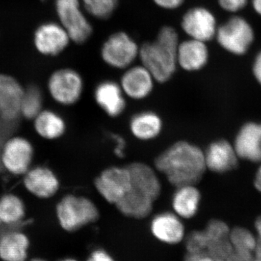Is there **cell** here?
Wrapping results in <instances>:
<instances>
[{
    "label": "cell",
    "instance_id": "6da1fadb",
    "mask_svg": "<svg viewBox=\"0 0 261 261\" xmlns=\"http://www.w3.org/2000/svg\"><path fill=\"white\" fill-rule=\"evenodd\" d=\"M154 166L176 187L195 185L207 169L203 151L186 141L170 146L156 158Z\"/></svg>",
    "mask_w": 261,
    "mask_h": 261
},
{
    "label": "cell",
    "instance_id": "7a4b0ae2",
    "mask_svg": "<svg viewBox=\"0 0 261 261\" xmlns=\"http://www.w3.org/2000/svg\"><path fill=\"white\" fill-rule=\"evenodd\" d=\"M129 188L116 207L121 214L135 219H143L152 212L161 192V184L153 168L146 163H132Z\"/></svg>",
    "mask_w": 261,
    "mask_h": 261
},
{
    "label": "cell",
    "instance_id": "3957f363",
    "mask_svg": "<svg viewBox=\"0 0 261 261\" xmlns=\"http://www.w3.org/2000/svg\"><path fill=\"white\" fill-rule=\"evenodd\" d=\"M180 42L177 30L165 25L159 29L154 40L141 44L140 63L150 72L157 83L169 82L177 70L176 53Z\"/></svg>",
    "mask_w": 261,
    "mask_h": 261
},
{
    "label": "cell",
    "instance_id": "277c9868",
    "mask_svg": "<svg viewBox=\"0 0 261 261\" xmlns=\"http://www.w3.org/2000/svg\"><path fill=\"white\" fill-rule=\"evenodd\" d=\"M56 214L58 224L67 232H75L96 222L99 212L90 199L68 194L57 203Z\"/></svg>",
    "mask_w": 261,
    "mask_h": 261
},
{
    "label": "cell",
    "instance_id": "5b68a950",
    "mask_svg": "<svg viewBox=\"0 0 261 261\" xmlns=\"http://www.w3.org/2000/svg\"><path fill=\"white\" fill-rule=\"evenodd\" d=\"M24 87L11 75L0 73V137L7 139L18 127Z\"/></svg>",
    "mask_w": 261,
    "mask_h": 261
},
{
    "label": "cell",
    "instance_id": "8992f818",
    "mask_svg": "<svg viewBox=\"0 0 261 261\" xmlns=\"http://www.w3.org/2000/svg\"><path fill=\"white\" fill-rule=\"evenodd\" d=\"M140 45L129 34L118 31L110 34L100 48L105 64L117 70H124L139 59Z\"/></svg>",
    "mask_w": 261,
    "mask_h": 261
},
{
    "label": "cell",
    "instance_id": "52a82bcc",
    "mask_svg": "<svg viewBox=\"0 0 261 261\" xmlns=\"http://www.w3.org/2000/svg\"><path fill=\"white\" fill-rule=\"evenodd\" d=\"M55 3L59 23L71 42L80 45L88 42L93 35L94 28L81 0H56Z\"/></svg>",
    "mask_w": 261,
    "mask_h": 261
},
{
    "label": "cell",
    "instance_id": "ba28073f",
    "mask_svg": "<svg viewBox=\"0 0 261 261\" xmlns=\"http://www.w3.org/2000/svg\"><path fill=\"white\" fill-rule=\"evenodd\" d=\"M215 39L224 50L234 56H244L255 40V32L246 19L235 15L219 25Z\"/></svg>",
    "mask_w": 261,
    "mask_h": 261
},
{
    "label": "cell",
    "instance_id": "9c48e42d",
    "mask_svg": "<svg viewBox=\"0 0 261 261\" xmlns=\"http://www.w3.org/2000/svg\"><path fill=\"white\" fill-rule=\"evenodd\" d=\"M34 149L30 141L23 137H8L0 151L3 169L14 176H23L32 167Z\"/></svg>",
    "mask_w": 261,
    "mask_h": 261
},
{
    "label": "cell",
    "instance_id": "30bf717a",
    "mask_svg": "<svg viewBox=\"0 0 261 261\" xmlns=\"http://www.w3.org/2000/svg\"><path fill=\"white\" fill-rule=\"evenodd\" d=\"M84 80L78 71L70 68H61L51 73L47 82L51 97L61 106L75 104L82 97Z\"/></svg>",
    "mask_w": 261,
    "mask_h": 261
},
{
    "label": "cell",
    "instance_id": "8fae6325",
    "mask_svg": "<svg viewBox=\"0 0 261 261\" xmlns=\"http://www.w3.org/2000/svg\"><path fill=\"white\" fill-rule=\"evenodd\" d=\"M180 27L190 39L207 43L216 37L219 25L211 10L203 6H195L182 15Z\"/></svg>",
    "mask_w": 261,
    "mask_h": 261
},
{
    "label": "cell",
    "instance_id": "7c38bea8",
    "mask_svg": "<svg viewBox=\"0 0 261 261\" xmlns=\"http://www.w3.org/2000/svg\"><path fill=\"white\" fill-rule=\"evenodd\" d=\"M130 181L128 166L108 168L104 170L94 181L98 193L108 203L116 205L126 195Z\"/></svg>",
    "mask_w": 261,
    "mask_h": 261
},
{
    "label": "cell",
    "instance_id": "4fadbf2b",
    "mask_svg": "<svg viewBox=\"0 0 261 261\" xmlns=\"http://www.w3.org/2000/svg\"><path fill=\"white\" fill-rule=\"evenodd\" d=\"M70 42L69 35L60 23L42 24L34 33V45L44 56H58L65 50Z\"/></svg>",
    "mask_w": 261,
    "mask_h": 261
},
{
    "label": "cell",
    "instance_id": "5bb4252c",
    "mask_svg": "<svg viewBox=\"0 0 261 261\" xmlns=\"http://www.w3.org/2000/svg\"><path fill=\"white\" fill-rule=\"evenodd\" d=\"M155 82L150 72L140 63L123 70L119 84L126 97L142 100L152 94Z\"/></svg>",
    "mask_w": 261,
    "mask_h": 261
},
{
    "label": "cell",
    "instance_id": "9a60e30c",
    "mask_svg": "<svg viewBox=\"0 0 261 261\" xmlns=\"http://www.w3.org/2000/svg\"><path fill=\"white\" fill-rule=\"evenodd\" d=\"M23 176L25 190L37 198L47 200L54 197L59 190V178L47 166L32 167Z\"/></svg>",
    "mask_w": 261,
    "mask_h": 261
},
{
    "label": "cell",
    "instance_id": "2e32d148",
    "mask_svg": "<svg viewBox=\"0 0 261 261\" xmlns=\"http://www.w3.org/2000/svg\"><path fill=\"white\" fill-rule=\"evenodd\" d=\"M150 232L160 243L175 245L185 241L186 230L181 218L174 213L163 212L151 221Z\"/></svg>",
    "mask_w": 261,
    "mask_h": 261
},
{
    "label": "cell",
    "instance_id": "e0dca14e",
    "mask_svg": "<svg viewBox=\"0 0 261 261\" xmlns=\"http://www.w3.org/2000/svg\"><path fill=\"white\" fill-rule=\"evenodd\" d=\"M0 233V261H29L31 241L19 226H6Z\"/></svg>",
    "mask_w": 261,
    "mask_h": 261
},
{
    "label": "cell",
    "instance_id": "ac0fdd59",
    "mask_svg": "<svg viewBox=\"0 0 261 261\" xmlns=\"http://www.w3.org/2000/svg\"><path fill=\"white\" fill-rule=\"evenodd\" d=\"M230 228L221 220H211L203 229L205 252L216 261H226L231 250Z\"/></svg>",
    "mask_w": 261,
    "mask_h": 261
},
{
    "label": "cell",
    "instance_id": "d6986e66",
    "mask_svg": "<svg viewBox=\"0 0 261 261\" xmlns=\"http://www.w3.org/2000/svg\"><path fill=\"white\" fill-rule=\"evenodd\" d=\"M209 58L210 51L206 42L188 38L178 44L176 61L178 68L185 71H200L207 65Z\"/></svg>",
    "mask_w": 261,
    "mask_h": 261
},
{
    "label": "cell",
    "instance_id": "ffe728a7",
    "mask_svg": "<svg viewBox=\"0 0 261 261\" xmlns=\"http://www.w3.org/2000/svg\"><path fill=\"white\" fill-rule=\"evenodd\" d=\"M94 97L99 107L109 116H121L126 109V95L120 84L114 81L105 80L98 84Z\"/></svg>",
    "mask_w": 261,
    "mask_h": 261
},
{
    "label": "cell",
    "instance_id": "44dd1931",
    "mask_svg": "<svg viewBox=\"0 0 261 261\" xmlns=\"http://www.w3.org/2000/svg\"><path fill=\"white\" fill-rule=\"evenodd\" d=\"M238 158L261 162V123H247L242 127L234 142Z\"/></svg>",
    "mask_w": 261,
    "mask_h": 261
},
{
    "label": "cell",
    "instance_id": "7402d4cb",
    "mask_svg": "<svg viewBox=\"0 0 261 261\" xmlns=\"http://www.w3.org/2000/svg\"><path fill=\"white\" fill-rule=\"evenodd\" d=\"M206 168L215 173L227 172L236 167L238 155L234 147L226 140L213 142L204 152Z\"/></svg>",
    "mask_w": 261,
    "mask_h": 261
},
{
    "label": "cell",
    "instance_id": "603a6c76",
    "mask_svg": "<svg viewBox=\"0 0 261 261\" xmlns=\"http://www.w3.org/2000/svg\"><path fill=\"white\" fill-rule=\"evenodd\" d=\"M231 250L226 261H253L257 239L247 228L235 227L230 230Z\"/></svg>",
    "mask_w": 261,
    "mask_h": 261
},
{
    "label": "cell",
    "instance_id": "cb8c5ba5",
    "mask_svg": "<svg viewBox=\"0 0 261 261\" xmlns=\"http://www.w3.org/2000/svg\"><path fill=\"white\" fill-rule=\"evenodd\" d=\"M200 200V192L195 185L176 187L171 201L173 213L181 219H192L198 212Z\"/></svg>",
    "mask_w": 261,
    "mask_h": 261
},
{
    "label": "cell",
    "instance_id": "d4e9b609",
    "mask_svg": "<svg viewBox=\"0 0 261 261\" xmlns=\"http://www.w3.org/2000/svg\"><path fill=\"white\" fill-rule=\"evenodd\" d=\"M163 126L161 117L152 111L137 113L130 121V130L132 135L142 141L157 138L162 132Z\"/></svg>",
    "mask_w": 261,
    "mask_h": 261
},
{
    "label": "cell",
    "instance_id": "484cf974",
    "mask_svg": "<svg viewBox=\"0 0 261 261\" xmlns=\"http://www.w3.org/2000/svg\"><path fill=\"white\" fill-rule=\"evenodd\" d=\"M33 121L36 133L44 140H58L66 130L63 117L51 110H43Z\"/></svg>",
    "mask_w": 261,
    "mask_h": 261
},
{
    "label": "cell",
    "instance_id": "4316f807",
    "mask_svg": "<svg viewBox=\"0 0 261 261\" xmlns=\"http://www.w3.org/2000/svg\"><path fill=\"white\" fill-rule=\"evenodd\" d=\"M27 208L23 200L13 193L0 197V221L3 226H20L25 224Z\"/></svg>",
    "mask_w": 261,
    "mask_h": 261
},
{
    "label": "cell",
    "instance_id": "83f0119b",
    "mask_svg": "<svg viewBox=\"0 0 261 261\" xmlns=\"http://www.w3.org/2000/svg\"><path fill=\"white\" fill-rule=\"evenodd\" d=\"M43 94L37 85L29 86L24 88L20 113L21 117L33 121L43 111Z\"/></svg>",
    "mask_w": 261,
    "mask_h": 261
},
{
    "label": "cell",
    "instance_id": "f1b7e54d",
    "mask_svg": "<svg viewBox=\"0 0 261 261\" xmlns=\"http://www.w3.org/2000/svg\"><path fill=\"white\" fill-rule=\"evenodd\" d=\"M84 10L92 18L107 20L112 18L119 5V0H81Z\"/></svg>",
    "mask_w": 261,
    "mask_h": 261
},
{
    "label": "cell",
    "instance_id": "f546056e",
    "mask_svg": "<svg viewBox=\"0 0 261 261\" xmlns=\"http://www.w3.org/2000/svg\"><path fill=\"white\" fill-rule=\"evenodd\" d=\"M249 0H218L220 8L228 13H238L247 6Z\"/></svg>",
    "mask_w": 261,
    "mask_h": 261
},
{
    "label": "cell",
    "instance_id": "4dcf8cb0",
    "mask_svg": "<svg viewBox=\"0 0 261 261\" xmlns=\"http://www.w3.org/2000/svg\"><path fill=\"white\" fill-rule=\"evenodd\" d=\"M152 1L158 8L168 10V11L179 9L185 3V0H152Z\"/></svg>",
    "mask_w": 261,
    "mask_h": 261
},
{
    "label": "cell",
    "instance_id": "1f68e13d",
    "mask_svg": "<svg viewBox=\"0 0 261 261\" xmlns=\"http://www.w3.org/2000/svg\"><path fill=\"white\" fill-rule=\"evenodd\" d=\"M86 261H116L114 257L104 249L92 250Z\"/></svg>",
    "mask_w": 261,
    "mask_h": 261
},
{
    "label": "cell",
    "instance_id": "d6a6232c",
    "mask_svg": "<svg viewBox=\"0 0 261 261\" xmlns=\"http://www.w3.org/2000/svg\"><path fill=\"white\" fill-rule=\"evenodd\" d=\"M184 261H216L206 253H195L187 252Z\"/></svg>",
    "mask_w": 261,
    "mask_h": 261
},
{
    "label": "cell",
    "instance_id": "836d02e7",
    "mask_svg": "<svg viewBox=\"0 0 261 261\" xmlns=\"http://www.w3.org/2000/svg\"><path fill=\"white\" fill-rule=\"evenodd\" d=\"M113 140L116 142V149L115 152L118 158H123L124 156V149L126 147V142L124 139L118 135H113Z\"/></svg>",
    "mask_w": 261,
    "mask_h": 261
},
{
    "label": "cell",
    "instance_id": "e575fe53",
    "mask_svg": "<svg viewBox=\"0 0 261 261\" xmlns=\"http://www.w3.org/2000/svg\"><path fill=\"white\" fill-rule=\"evenodd\" d=\"M252 72L255 80L261 85V51L257 53L252 65Z\"/></svg>",
    "mask_w": 261,
    "mask_h": 261
},
{
    "label": "cell",
    "instance_id": "d590c367",
    "mask_svg": "<svg viewBox=\"0 0 261 261\" xmlns=\"http://www.w3.org/2000/svg\"><path fill=\"white\" fill-rule=\"evenodd\" d=\"M252 8L261 17V0H250Z\"/></svg>",
    "mask_w": 261,
    "mask_h": 261
},
{
    "label": "cell",
    "instance_id": "8d00e7d4",
    "mask_svg": "<svg viewBox=\"0 0 261 261\" xmlns=\"http://www.w3.org/2000/svg\"><path fill=\"white\" fill-rule=\"evenodd\" d=\"M255 226L257 233V242L261 244V216L255 221Z\"/></svg>",
    "mask_w": 261,
    "mask_h": 261
},
{
    "label": "cell",
    "instance_id": "74e56055",
    "mask_svg": "<svg viewBox=\"0 0 261 261\" xmlns=\"http://www.w3.org/2000/svg\"><path fill=\"white\" fill-rule=\"evenodd\" d=\"M255 187L259 192H261V166L257 170L256 176H255Z\"/></svg>",
    "mask_w": 261,
    "mask_h": 261
},
{
    "label": "cell",
    "instance_id": "f35d334b",
    "mask_svg": "<svg viewBox=\"0 0 261 261\" xmlns=\"http://www.w3.org/2000/svg\"><path fill=\"white\" fill-rule=\"evenodd\" d=\"M253 261H261V244L257 242L256 250H255V258Z\"/></svg>",
    "mask_w": 261,
    "mask_h": 261
},
{
    "label": "cell",
    "instance_id": "ab89813d",
    "mask_svg": "<svg viewBox=\"0 0 261 261\" xmlns=\"http://www.w3.org/2000/svg\"><path fill=\"white\" fill-rule=\"evenodd\" d=\"M58 261H79L77 259L74 258V257H64V258H62L61 260Z\"/></svg>",
    "mask_w": 261,
    "mask_h": 261
},
{
    "label": "cell",
    "instance_id": "60d3db41",
    "mask_svg": "<svg viewBox=\"0 0 261 261\" xmlns=\"http://www.w3.org/2000/svg\"><path fill=\"white\" fill-rule=\"evenodd\" d=\"M29 261H48L42 257H34V258L29 259Z\"/></svg>",
    "mask_w": 261,
    "mask_h": 261
},
{
    "label": "cell",
    "instance_id": "b9f144b4",
    "mask_svg": "<svg viewBox=\"0 0 261 261\" xmlns=\"http://www.w3.org/2000/svg\"><path fill=\"white\" fill-rule=\"evenodd\" d=\"M4 142V139L2 138V137H0V151H1L2 145H3V142ZM2 168H3V167H2L1 162H0V169H2Z\"/></svg>",
    "mask_w": 261,
    "mask_h": 261
},
{
    "label": "cell",
    "instance_id": "7bdbcfd3",
    "mask_svg": "<svg viewBox=\"0 0 261 261\" xmlns=\"http://www.w3.org/2000/svg\"><path fill=\"white\" fill-rule=\"evenodd\" d=\"M2 226H3V225H2L1 221H0V227H1Z\"/></svg>",
    "mask_w": 261,
    "mask_h": 261
}]
</instances>
